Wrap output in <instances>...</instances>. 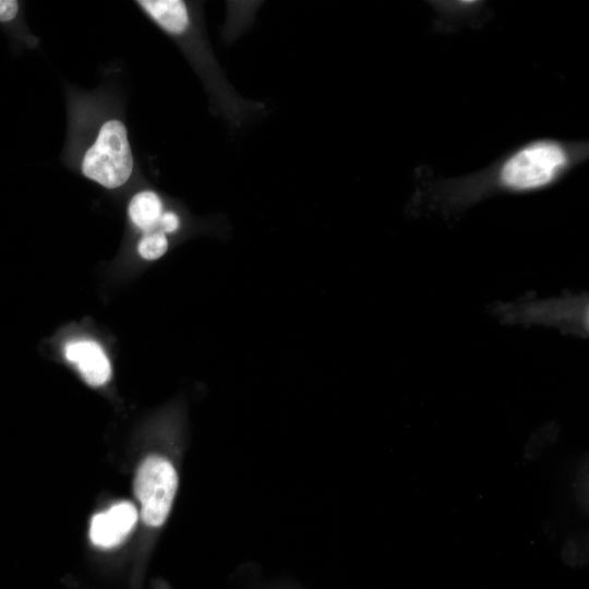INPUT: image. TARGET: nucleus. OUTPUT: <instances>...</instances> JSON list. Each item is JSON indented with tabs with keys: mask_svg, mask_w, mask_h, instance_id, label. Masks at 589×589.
<instances>
[{
	"mask_svg": "<svg viewBox=\"0 0 589 589\" xmlns=\"http://www.w3.org/2000/svg\"><path fill=\"white\" fill-rule=\"evenodd\" d=\"M133 156L124 123L106 121L82 159L83 175L107 189L123 185L133 171Z\"/></svg>",
	"mask_w": 589,
	"mask_h": 589,
	"instance_id": "nucleus-1",
	"label": "nucleus"
},
{
	"mask_svg": "<svg viewBox=\"0 0 589 589\" xmlns=\"http://www.w3.org/2000/svg\"><path fill=\"white\" fill-rule=\"evenodd\" d=\"M177 488V471L166 457L151 455L142 461L136 472L134 491L146 525L159 527L165 522Z\"/></svg>",
	"mask_w": 589,
	"mask_h": 589,
	"instance_id": "nucleus-2",
	"label": "nucleus"
},
{
	"mask_svg": "<svg viewBox=\"0 0 589 589\" xmlns=\"http://www.w3.org/2000/svg\"><path fill=\"white\" fill-rule=\"evenodd\" d=\"M566 163L563 149L552 143L532 144L507 160L501 172L505 187L516 190L548 184Z\"/></svg>",
	"mask_w": 589,
	"mask_h": 589,
	"instance_id": "nucleus-3",
	"label": "nucleus"
},
{
	"mask_svg": "<svg viewBox=\"0 0 589 589\" xmlns=\"http://www.w3.org/2000/svg\"><path fill=\"white\" fill-rule=\"evenodd\" d=\"M136 519V508L130 502H120L96 514L92 518L89 528L93 544L103 549L120 544L132 531Z\"/></svg>",
	"mask_w": 589,
	"mask_h": 589,
	"instance_id": "nucleus-4",
	"label": "nucleus"
},
{
	"mask_svg": "<svg viewBox=\"0 0 589 589\" xmlns=\"http://www.w3.org/2000/svg\"><path fill=\"white\" fill-rule=\"evenodd\" d=\"M64 357L76 365L85 382L92 386H100L110 378V361L101 346L94 340L68 341L64 346Z\"/></svg>",
	"mask_w": 589,
	"mask_h": 589,
	"instance_id": "nucleus-5",
	"label": "nucleus"
},
{
	"mask_svg": "<svg viewBox=\"0 0 589 589\" xmlns=\"http://www.w3.org/2000/svg\"><path fill=\"white\" fill-rule=\"evenodd\" d=\"M137 3L167 33L181 35L190 25L188 7L181 0H140Z\"/></svg>",
	"mask_w": 589,
	"mask_h": 589,
	"instance_id": "nucleus-6",
	"label": "nucleus"
},
{
	"mask_svg": "<svg viewBox=\"0 0 589 589\" xmlns=\"http://www.w3.org/2000/svg\"><path fill=\"white\" fill-rule=\"evenodd\" d=\"M165 211L160 196L152 190L137 192L128 207L131 221L144 233L159 230V221Z\"/></svg>",
	"mask_w": 589,
	"mask_h": 589,
	"instance_id": "nucleus-7",
	"label": "nucleus"
},
{
	"mask_svg": "<svg viewBox=\"0 0 589 589\" xmlns=\"http://www.w3.org/2000/svg\"><path fill=\"white\" fill-rule=\"evenodd\" d=\"M169 248L166 233L160 230L145 232L137 244L140 256L146 261H155L161 257Z\"/></svg>",
	"mask_w": 589,
	"mask_h": 589,
	"instance_id": "nucleus-8",
	"label": "nucleus"
},
{
	"mask_svg": "<svg viewBox=\"0 0 589 589\" xmlns=\"http://www.w3.org/2000/svg\"><path fill=\"white\" fill-rule=\"evenodd\" d=\"M181 217L175 211H165L159 221V230L166 235H172L181 228Z\"/></svg>",
	"mask_w": 589,
	"mask_h": 589,
	"instance_id": "nucleus-9",
	"label": "nucleus"
},
{
	"mask_svg": "<svg viewBox=\"0 0 589 589\" xmlns=\"http://www.w3.org/2000/svg\"><path fill=\"white\" fill-rule=\"evenodd\" d=\"M19 11V3L15 0H0V22L13 20Z\"/></svg>",
	"mask_w": 589,
	"mask_h": 589,
	"instance_id": "nucleus-10",
	"label": "nucleus"
}]
</instances>
